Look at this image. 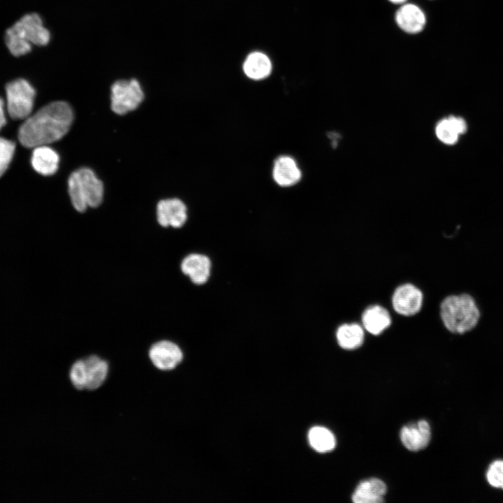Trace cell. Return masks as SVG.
<instances>
[{
    "label": "cell",
    "instance_id": "1",
    "mask_svg": "<svg viewBox=\"0 0 503 503\" xmlns=\"http://www.w3.org/2000/svg\"><path fill=\"white\" fill-rule=\"evenodd\" d=\"M73 120V110L66 102H52L25 119L18 131L19 141L28 148L48 145L65 136Z\"/></svg>",
    "mask_w": 503,
    "mask_h": 503
},
{
    "label": "cell",
    "instance_id": "2",
    "mask_svg": "<svg viewBox=\"0 0 503 503\" xmlns=\"http://www.w3.org/2000/svg\"><path fill=\"white\" fill-rule=\"evenodd\" d=\"M50 40V33L44 27L37 13L22 17L5 34V42L10 53L16 57L24 55L31 50V45H45Z\"/></svg>",
    "mask_w": 503,
    "mask_h": 503
},
{
    "label": "cell",
    "instance_id": "3",
    "mask_svg": "<svg viewBox=\"0 0 503 503\" xmlns=\"http://www.w3.org/2000/svg\"><path fill=\"white\" fill-rule=\"evenodd\" d=\"M439 309L444 326L452 333L462 334L472 330L480 318L475 300L466 293L446 297Z\"/></svg>",
    "mask_w": 503,
    "mask_h": 503
},
{
    "label": "cell",
    "instance_id": "4",
    "mask_svg": "<svg viewBox=\"0 0 503 503\" xmlns=\"http://www.w3.org/2000/svg\"><path fill=\"white\" fill-rule=\"evenodd\" d=\"M68 187L71 203L78 212H84L88 207H96L103 201V183L88 168L73 172Z\"/></svg>",
    "mask_w": 503,
    "mask_h": 503
},
{
    "label": "cell",
    "instance_id": "5",
    "mask_svg": "<svg viewBox=\"0 0 503 503\" xmlns=\"http://www.w3.org/2000/svg\"><path fill=\"white\" fill-rule=\"evenodd\" d=\"M7 110L14 119H25L31 113L35 89L28 81L20 78L6 85Z\"/></svg>",
    "mask_w": 503,
    "mask_h": 503
},
{
    "label": "cell",
    "instance_id": "6",
    "mask_svg": "<svg viewBox=\"0 0 503 503\" xmlns=\"http://www.w3.org/2000/svg\"><path fill=\"white\" fill-rule=\"evenodd\" d=\"M144 99V93L136 79L121 80L111 87V108L118 115L136 109Z\"/></svg>",
    "mask_w": 503,
    "mask_h": 503
},
{
    "label": "cell",
    "instance_id": "7",
    "mask_svg": "<svg viewBox=\"0 0 503 503\" xmlns=\"http://www.w3.org/2000/svg\"><path fill=\"white\" fill-rule=\"evenodd\" d=\"M423 295L421 291L410 283L398 286L391 298L395 312L404 316H411L418 313L423 305Z\"/></svg>",
    "mask_w": 503,
    "mask_h": 503
},
{
    "label": "cell",
    "instance_id": "8",
    "mask_svg": "<svg viewBox=\"0 0 503 503\" xmlns=\"http://www.w3.org/2000/svg\"><path fill=\"white\" fill-rule=\"evenodd\" d=\"M148 356L154 366L161 371L173 370L183 359L180 347L169 340L154 343L149 349Z\"/></svg>",
    "mask_w": 503,
    "mask_h": 503
},
{
    "label": "cell",
    "instance_id": "9",
    "mask_svg": "<svg viewBox=\"0 0 503 503\" xmlns=\"http://www.w3.org/2000/svg\"><path fill=\"white\" fill-rule=\"evenodd\" d=\"M156 216L161 226L180 228L187 219V207L178 198L161 200L157 204Z\"/></svg>",
    "mask_w": 503,
    "mask_h": 503
},
{
    "label": "cell",
    "instance_id": "10",
    "mask_svg": "<svg viewBox=\"0 0 503 503\" xmlns=\"http://www.w3.org/2000/svg\"><path fill=\"white\" fill-rule=\"evenodd\" d=\"M402 444L411 451H418L425 449L431 438L429 423L425 420H420L402 427L400 432Z\"/></svg>",
    "mask_w": 503,
    "mask_h": 503
},
{
    "label": "cell",
    "instance_id": "11",
    "mask_svg": "<svg viewBox=\"0 0 503 503\" xmlns=\"http://www.w3.org/2000/svg\"><path fill=\"white\" fill-rule=\"evenodd\" d=\"M398 26L404 32L411 34L422 31L426 24L424 12L416 5L404 3L396 11L395 15Z\"/></svg>",
    "mask_w": 503,
    "mask_h": 503
},
{
    "label": "cell",
    "instance_id": "12",
    "mask_svg": "<svg viewBox=\"0 0 503 503\" xmlns=\"http://www.w3.org/2000/svg\"><path fill=\"white\" fill-rule=\"evenodd\" d=\"M272 174L275 183L282 187L295 185L302 177L296 161L288 155L279 156L275 160Z\"/></svg>",
    "mask_w": 503,
    "mask_h": 503
},
{
    "label": "cell",
    "instance_id": "13",
    "mask_svg": "<svg viewBox=\"0 0 503 503\" xmlns=\"http://www.w3.org/2000/svg\"><path fill=\"white\" fill-rule=\"evenodd\" d=\"M212 263L210 258L201 254H191L184 258L181 263L182 272L188 276L191 281L201 285L208 280Z\"/></svg>",
    "mask_w": 503,
    "mask_h": 503
},
{
    "label": "cell",
    "instance_id": "14",
    "mask_svg": "<svg viewBox=\"0 0 503 503\" xmlns=\"http://www.w3.org/2000/svg\"><path fill=\"white\" fill-rule=\"evenodd\" d=\"M386 493V486L384 481L377 478L362 481L356 486L352 495V501L355 503H381Z\"/></svg>",
    "mask_w": 503,
    "mask_h": 503
},
{
    "label": "cell",
    "instance_id": "15",
    "mask_svg": "<svg viewBox=\"0 0 503 503\" xmlns=\"http://www.w3.org/2000/svg\"><path fill=\"white\" fill-rule=\"evenodd\" d=\"M364 328L373 335L381 334L391 325V316L384 307L374 305L367 307L362 314Z\"/></svg>",
    "mask_w": 503,
    "mask_h": 503
},
{
    "label": "cell",
    "instance_id": "16",
    "mask_svg": "<svg viewBox=\"0 0 503 503\" xmlns=\"http://www.w3.org/2000/svg\"><path fill=\"white\" fill-rule=\"evenodd\" d=\"M59 163L58 154L47 145L34 147L31 156L34 169L43 175H51L56 173Z\"/></svg>",
    "mask_w": 503,
    "mask_h": 503
},
{
    "label": "cell",
    "instance_id": "17",
    "mask_svg": "<svg viewBox=\"0 0 503 503\" xmlns=\"http://www.w3.org/2000/svg\"><path fill=\"white\" fill-rule=\"evenodd\" d=\"M83 359L87 372L86 390L95 391L99 388L107 379L108 363L97 355H90Z\"/></svg>",
    "mask_w": 503,
    "mask_h": 503
},
{
    "label": "cell",
    "instance_id": "18",
    "mask_svg": "<svg viewBox=\"0 0 503 503\" xmlns=\"http://www.w3.org/2000/svg\"><path fill=\"white\" fill-rule=\"evenodd\" d=\"M467 124L464 119L455 116H449L442 119L436 126L437 138L447 145L455 144L459 136L465 133Z\"/></svg>",
    "mask_w": 503,
    "mask_h": 503
},
{
    "label": "cell",
    "instance_id": "19",
    "mask_svg": "<svg viewBox=\"0 0 503 503\" xmlns=\"http://www.w3.org/2000/svg\"><path fill=\"white\" fill-rule=\"evenodd\" d=\"M364 330L356 323H343L336 331V339L339 346L346 350H353L360 347L364 341Z\"/></svg>",
    "mask_w": 503,
    "mask_h": 503
},
{
    "label": "cell",
    "instance_id": "20",
    "mask_svg": "<svg viewBox=\"0 0 503 503\" xmlns=\"http://www.w3.org/2000/svg\"><path fill=\"white\" fill-rule=\"evenodd\" d=\"M271 68L272 66L268 57L258 52L250 54L243 65L245 73L253 80H261L268 77Z\"/></svg>",
    "mask_w": 503,
    "mask_h": 503
},
{
    "label": "cell",
    "instance_id": "21",
    "mask_svg": "<svg viewBox=\"0 0 503 503\" xmlns=\"http://www.w3.org/2000/svg\"><path fill=\"white\" fill-rule=\"evenodd\" d=\"M310 446L317 452L326 453L334 449L336 440L334 435L321 426L312 428L308 433Z\"/></svg>",
    "mask_w": 503,
    "mask_h": 503
},
{
    "label": "cell",
    "instance_id": "22",
    "mask_svg": "<svg viewBox=\"0 0 503 503\" xmlns=\"http://www.w3.org/2000/svg\"><path fill=\"white\" fill-rule=\"evenodd\" d=\"M69 379L73 387L78 391L86 389L87 372L84 359L75 361L69 370Z\"/></svg>",
    "mask_w": 503,
    "mask_h": 503
},
{
    "label": "cell",
    "instance_id": "23",
    "mask_svg": "<svg viewBox=\"0 0 503 503\" xmlns=\"http://www.w3.org/2000/svg\"><path fill=\"white\" fill-rule=\"evenodd\" d=\"M14 142L0 137V177L8 168L14 154Z\"/></svg>",
    "mask_w": 503,
    "mask_h": 503
},
{
    "label": "cell",
    "instance_id": "24",
    "mask_svg": "<svg viewBox=\"0 0 503 503\" xmlns=\"http://www.w3.org/2000/svg\"><path fill=\"white\" fill-rule=\"evenodd\" d=\"M486 479L491 486L503 489V460L495 461L489 466Z\"/></svg>",
    "mask_w": 503,
    "mask_h": 503
},
{
    "label": "cell",
    "instance_id": "25",
    "mask_svg": "<svg viewBox=\"0 0 503 503\" xmlns=\"http://www.w3.org/2000/svg\"><path fill=\"white\" fill-rule=\"evenodd\" d=\"M6 120L4 113V103L2 99L0 98V130L6 124Z\"/></svg>",
    "mask_w": 503,
    "mask_h": 503
},
{
    "label": "cell",
    "instance_id": "26",
    "mask_svg": "<svg viewBox=\"0 0 503 503\" xmlns=\"http://www.w3.org/2000/svg\"><path fill=\"white\" fill-rule=\"evenodd\" d=\"M391 2L395 3V4H400L404 3L407 0H388Z\"/></svg>",
    "mask_w": 503,
    "mask_h": 503
}]
</instances>
